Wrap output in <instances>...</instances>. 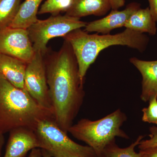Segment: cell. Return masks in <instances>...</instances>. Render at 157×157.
Instances as JSON below:
<instances>
[{
    "label": "cell",
    "instance_id": "cell-1",
    "mask_svg": "<svg viewBox=\"0 0 157 157\" xmlns=\"http://www.w3.org/2000/svg\"><path fill=\"white\" fill-rule=\"evenodd\" d=\"M44 56L47 83L55 120L68 133L85 97L84 81L72 46L64 40L58 51L48 49Z\"/></svg>",
    "mask_w": 157,
    "mask_h": 157
},
{
    "label": "cell",
    "instance_id": "cell-2",
    "mask_svg": "<svg viewBox=\"0 0 157 157\" xmlns=\"http://www.w3.org/2000/svg\"><path fill=\"white\" fill-rule=\"evenodd\" d=\"M63 38L72 46L78 62L79 76L84 81L90 66L103 49L113 45H125L143 52L149 41L146 35L128 29L119 33L102 35L89 34L79 29Z\"/></svg>",
    "mask_w": 157,
    "mask_h": 157
},
{
    "label": "cell",
    "instance_id": "cell-3",
    "mask_svg": "<svg viewBox=\"0 0 157 157\" xmlns=\"http://www.w3.org/2000/svg\"><path fill=\"white\" fill-rule=\"evenodd\" d=\"M54 118L53 113L42 107L25 89L0 78V132L19 128L35 131L40 121Z\"/></svg>",
    "mask_w": 157,
    "mask_h": 157
},
{
    "label": "cell",
    "instance_id": "cell-4",
    "mask_svg": "<svg viewBox=\"0 0 157 157\" xmlns=\"http://www.w3.org/2000/svg\"><path fill=\"white\" fill-rule=\"evenodd\" d=\"M127 120L125 113L118 109L98 120L82 119L70 127L68 132L76 139L90 147L99 157L104 147L115 140L116 137L130 138L121 129Z\"/></svg>",
    "mask_w": 157,
    "mask_h": 157
},
{
    "label": "cell",
    "instance_id": "cell-5",
    "mask_svg": "<svg viewBox=\"0 0 157 157\" xmlns=\"http://www.w3.org/2000/svg\"><path fill=\"white\" fill-rule=\"evenodd\" d=\"M34 132L40 148L52 157H98L90 147L78 144L70 139L54 118L40 121Z\"/></svg>",
    "mask_w": 157,
    "mask_h": 157
},
{
    "label": "cell",
    "instance_id": "cell-6",
    "mask_svg": "<svg viewBox=\"0 0 157 157\" xmlns=\"http://www.w3.org/2000/svg\"><path fill=\"white\" fill-rule=\"evenodd\" d=\"M87 23L80 18L59 14L51 15L47 19H38L27 30L35 52L44 55L48 50L47 45L51 39L64 37L74 30L85 27Z\"/></svg>",
    "mask_w": 157,
    "mask_h": 157
},
{
    "label": "cell",
    "instance_id": "cell-7",
    "mask_svg": "<svg viewBox=\"0 0 157 157\" xmlns=\"http://www.w3.org/2000/svg\"><path fill=\"white\" fill-rule=\"evenodd\" d=\"M24 88L40 106L53 113L44 56L41 52H35L33 57L27 64Z\"/></svg>",
    "mask_w": 157,
    "mask_h": 157
},
{
    "label": "cell",
    "instance_id": "cell-8",
    "mask_svg": "<svg viewBox=\"0 0 157 157\" xmlns=\"http://www.w3.org/2000/svg\"><path fill=\"white\" fill-rule=\"evenodd\" d=\"M35 52L27 30L10 27L0 30V54L28 63Z\"/></svg>",
    "mask_w": 157,
    "mask_h": 157
},
{
    "label": "cell",
    "instance_id": "cell-9",
    "mask_svg": "<svg viewBox=\"0 0 157 157\" xmlns=\"http://www.w3.org/2000/svg\"><path fill=\"white\" fill-rule=\"evenodd\" d=\"M140 8L139 3L132 2L122 11L112 10L106 17L87 23L85 31L87 33L97 32L104 35L109 34L112 30L124 27L131 15Z\"/></svg>",
    "mask_w": 157,
    "mask_h": 157
},
{
    "label": "cell",
    "instance_id": "cell-10",
    "mask_svg": "<svg viewBox=\"0 0 157 157\" xmlns=\"http://www.w3.org/2000/svg\"><path fill=\"white\" fill-rule=\"evenodd\" d=\"M9 132V140L3 157H25L29 151L40 148L39 140L33 130L19 128Z\"/></svg>",
    "mask_w": 157,
    "mask_h": 157
},
{
    "label": "cell",
    "instance_id": "cell-11",
    "mask_svg": "<svg viewBox=\"0 0 157 157\" xmlns=\"http://www.w3.org/2000/svg\"><path fill=\"white\" fill-rule=\"evenodd\" d=\"M130 62L142 76L141 100L147 102L157 98V60L144 61L133 57L130 59Z\"/></svg>",
    "mask_w": 157,
    "mask_h": 157
},
{
    "label": "cell",
    "instance_id": "cell-12",
    "mask_svg": "<svg viewBox=\"0 0 157 157\" xmlns=\"http://www.w3.org/2000/svg\"><path fill=\"white\" fill-rule=\"evenodd\" d=\"M27 63L19 59L0 54V78L25 89L24 77Z\"/></svg>",
    "mask_w": 157,
    "mask_h": 157
},
{
    "label": "cell",
    "instance_id": "cell-13",
    "mask_svg": "<svg viewBox=\"0 0 157 157\" xmlns=\"http://www.w3.org/2000/svg\"><path fill=\"white\" fill-rule=\"evenodd\" d=\"M111 9L109 0H74L65 14L80 19L90 15L103 16Z\"/></svg>",
    "mask_w": 157,
    "mask_h": 157
},
{
    "label": "cell",
    "instance_id": "cell-14",
    "mask_svg": "<svg viewBox=\"0 0 157 157\" xmlns=\"http://www.w3.org/2000/svg\"><path fill=\"white\" fill-rule=\"evenodd\" d=\"M156 21L152 14L149 8H141L135 11L129 17L124 27L144 33H147L151 36L156 34Z\"/></svg>",
    "mask_w": 157,
    "mask_h": 157
},
{
    "label": "cell",
    "instance_id": "cell-15",
    "mask_svg": "<svg viewBox=\"0 0 157 157\" xmlns=\"http://www.w3.org/2000/svg\"><path fill=\"white\" fill-rule=\"evenodd\" d=\"M43 0H25L21 3L15 18L9 27L27 29L36 22L40 6Z\"/></svg>",
    "mask_w": 157,
    "mask_h": 157
},
{
    "label": "cell",
    "instance_id": "cell-16",
    "mask_svg": "<svg viewBox=\"0 0 157 157\" xmlns=\"http://www.w3.org/2000/svg\"><path fill=\"white\" fill-rule=\"evenodd\" d=\"M144 137V135H140L130 146L124 148L118 146L115 139L106 145L99 157H141L139 152L135 151V148Z\"/></svg>",
    "mask_w": 157,
    "mask_h": 157
},
{
    "label": "cell",
    "instance_id": "cell-17",
    "mask_svg": "<svg viewBox=\"0 0 157 157\" xmlns=\"http://www.w3.org/2000/svg\"><path fill=\"white\" fill-rule=\"evenodd\" d=\"M22 0H0V30L8 27L16 14Z\"/></svg>",
    "mask_w": 157,
    "mask_h": 157
},
{
    "label": "cell",
    "instance_id": "cell-18",
    "mask_svg": "<svg viewBox=\"0 0 157 157\" xmlns=\"http://www.w3.org/2000/svg\"><path fill=\"white\" fill-rule=\"evenodd\" d=\"M74 0H46L40 6L38 14H59L67 11Z\"/></svg>",
    "mask_w": 157,
    "mask_h": 157
},
{
    "label": "cell",
    "instance_id": "cell-19",
    "mask_svg": "<svg viewBox=\"0 0 157 157\" xmlns=\"http://www.w3.org/2000/svg\"><path fill=\"white\" fill-rule=\"evenodd\" d=\"M142 112L143 122L157 125V98L151 100L149 102L148 107L144 108Z\"/></svg>",
    "mask_w": 157,
    "mask_h": 157
},
{
    "label": "cell",
    "instance_id": "cell-20",
    "mask_svg": "<svg viewBox=\"0 0 157 157\" xmlns=\"http://www.w3.org/2000/svg\"><path fill=\"white\" fill-rule=\"evenodd\" d=\"M149 138L140 141L137 146L139 150H144L157 146V127L152 126L149 128Z\"/></svg>",
    "mask_w": 157,
    "mask_h": 157
},
{
    "label": "cell",
    "instance_id": "cell-21",
    "mask_svg": "<svg viewBox=\"0 0 157 157\" xmlns=\"http://www.w3.org/2000/svg\"><path fill=\"white\" fill-rule=\"evenodd\" d=\"M141 157H157V146L144 150H139Z\"/></svg>",
    "mask_w": 157,
    "mask_h": 157
},
{
    "label": "cell",
    "instance_id": "cell-22",
    "mask_svg": "<svg viewBox=\"0 0 157 157\" xmlns=\"http://www.w3.org/2000/svg\"><path fill=\"white\" fill-rule=\"evenodd\" d=\"M150 10L157 22V0H147Z\"/></svg>",
    "mask_w": 157,
    "mask_h": 157
},
{
    "label": "cell",
    "instance_id": "cell-23",
    "mask_svg": "<svg viewBox=\"0 0 157 157\" xmlns=\"http://www.w3.org/2000/svg\"><path fill=\"white\" fill-rule=\"evenodd\" d=\"M112 10H118L123 7L125 5V0H109Z\"/></svg>",
    "mask_w": 157,
    "mask_h": 157
},
{
    "label": "cell",
    "instance_id": "cell-24",
    "mask_svg": "<svg viewBox=\"0 0 157 157\" xmlns=\"http://www.w3.org/2000/svg\"><path fill=\"white\" fill-rule=\"evenodd\" d=\"M29 157H42V150L39 148L33 149Z\"/></svg>",
    "mask_w": 157,
    "mask_h": 157
},
{
    "label": "cell",
    "instance_id": "cell-25",
    "mask_svg": "<svg viewBox=\"0 0 157 157\" xmlns=\"http://www.w3.org/2000/svg\"><path fill=\"white\" fill-rule=\"evenodd\" d=\"M5 142L4 134L0 132V157H1V153H2V148Z\"/></svg>",
    "mask_w": 157,
    "mask_h": 157
},
{
    "label": "cell",
    "instance_id": "cell-26",
    "mask_svg": "<svg viewBox=\"0 0 157 157\" xmlns=\"http://www.w3.org/2000/svg\"><path fill=\"white\" fill-rule=\"evenodd\" d=\"M42 150V157H52L47 151L44 150Z\"/></svg>",
    "mask_w": 157,
    "mask_h": 157
}]
</instances>
